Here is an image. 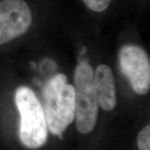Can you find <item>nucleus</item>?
<instances>
[{"label":"nucleus","mask_w":150,"mask_h":150,"mask_svg":"<svg viewBox=\"0 0 150 150\" xmlns=\"http://www.w3.org/2000/svg\"><path fill=\"white\" fill-rule=\"evenodd\" d=\"M43 102L48 129L60 137L75 118L74 88L64 74H58L47 82Z\"/></svg>","instance_id":"1"},{"label":"nucleus","mask_w":150,"mask_h":150,"mask_svg":"<svg viewBox=\"0 0 150 150\" xmlns=\"http://www.w3.org/2000/svg\"><path fill=\"white\" fill-rule=\"evenodd\" d=\"M15 103L20 114L18 136L31 149L43 147L48 140V126L43 106L30 88L21 86L15 92Z\"/></svg>","instance_id":"2"},{"label":"nucleus","mask_w":150,"mask_h":150,"mask_svg":"<svg viewBox=\"0 0 150 150\" xmlns=\"http://www.w3.org/2000/svg\"><path fill=\"white\" fill-rule=\"evenodd\" d=\"M74 88L76 127L81 134H89L95 128L99 104L93 84V69L85 62L75 69Z\"/></svg>","instance_id":"3"},{"label":"nucleus","mask_w":150,"mask_h":150,"mask_svg":"<svg viewBox=\"0 0 150 150\" xmlns=\"http://www.w3.org/2000/svg\"><path fill=\"white\" fill-rule=\"evenodd\" d=\"M118 59L121 71L134 91L139 95L147 94L150 89V62L144 49L133 44L124 45Z\"/></svg>","instance_id":"4"},{"label":"nucleus","mask_w":150,"mask_h":150,"mask_svg":"<svg viewBox=\"0 0 150 150\" xmlns=\"http://www.w3.org/2000/svg\"><path fill=\"white\" fill-rule=\"evenodd\" d=\"M32 22V11L24 0L0 1V45L25 33Z\"/></svg>","instance_id":"5"},{"label":"nucleus","mask_w":150,"mask_h":150,"mask_svg":"<svg viewBox=\"0 0 150 150\" xmlns=\"http://www.w3.org/2000/svg\"><path fill=\"white\" fill-rule=\"evenodd\" d=\"M93 84L98 104L103 110L111 111L116 107V89L111 69L106 64H99L93 73Z\"/></svg>","instance_id":"6"},{"label":"nucleus","mask_w":150,"mask_h":150,"mask_svg":"<svg viewBox=\"0 0 150 150\" xmlns=\"http://www.w3.org/2000/svg\"><path fill=\"white\" fill-rule=\"evenodd\" d=\"M138 148L139 150H150V125L145 126L139 133L137 139Z\"/></svg>","instance_id":"7"},{"label":"nucleus","mask_w":150,"mask_h":150,"mask_svg":"<svg viewBox=\"0 0 150 150\" xmlns=\"http://www.w3.org/2000/svg\"><path fill=\"white\" fill-rule=\"evenodd\" d=\"M88 8L96 13H102L109 7L112 0H82Z\"/></svg>","instance_id":"8"}]
</instances>
